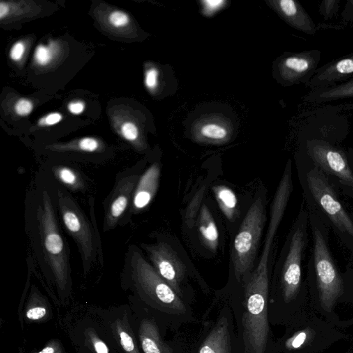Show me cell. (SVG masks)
Here are the masks:
<instances>
[{
    "label": "cell",
    "instance_id": "4dcf8cb0",
    "mask_svg": "<svg viewBox=\"0 0 353 353\" xmlns=\"http://www.w3.org/2000/svg\"><path fill=\"white\" fill-rule=\"evenodd\" d=\"M33 104L29 100L21 99L15 105L16 113L19 116H26L31 114L33 110Z\"/></svg>",
    "mask_w": 353,
    "mask_h": 353
},
{
    "label": "cell",
    "instance_id": "3957f363",
    "mask_svg": "<svg viewBox=\"0 0 353 353\" xmlns=\"http://www.w3.org/2000/svg\"><path fill=\"white\" fill-rule=\"evenodd\" d=\"M310 225L308 210L301 208L293 227L280 275L268 296L271 324H290L294 319L303 280V262L308 243Z\"/></svg>",
    "mask_w": 353,
    "mask_h": 353
},
{
    "label": "cell",
    "instance_id": "8fae6325",
    "mask_svg": "<svg viewBox=\"0 0 353 353\" xmlns=\"http://www.w3.org/2000/svg\"><path fill=\"white\" fill-rule=\"evenodd\" d=\"M141 249L159 275L183 301L191 305L195 296L188 284L187 269L182 261L171 247L165 242L141 243Z\"/></svg>",
    "mask_w": 353,
    "mask_h": 353
},
{
    "label": "cell",
    "instance_id": "ffe728a7",
    "mask_svg": "<svg viewBox=\"0 0 353 353\" xmlns=\"http://www.w3.org/2000/svg\"><path fill=\"white\" fill-rule=\"evenodd\" d=\"M353 74V56L344 58L327 67L312 79V87H324Z\"/></svg>",
    "mask_w": 353,
    "mask_h": 353
},
{
    "label": "cell",
    "instance_id": "277c9868",
    "mask_svg": "<svg viewBox=\"0 0 353 353\" xmlns=\"http://www.w3.org/2000/svg\"><path fill=\"white\" fill-rule=\"evenodd\" d=\"M270 281L249 278L227 300L246 353H280L268 318Z\"/></svg>",
    "mask_w": 353,
    "mask_h": 353
},
{
    "label": "cell",
    "instance_id": "7a4b0ae2",
    "mask_svg": "<svg viewBox=\"0 0 353 353\" xmlns=\"http://www.w3.org/2000/svg\"><path fill=\"white\" fill-rule=\"evenodd\" d=\"M120 281L123 290L132 293L129 295L151 312L164 336L195 322L192 306L159 275L135 245L127 248Z\"/></svg>",
    "mask_w": 353,
    "mask_h": 353
},
{
    "label": "cell",
    "instance_id": "4fadbf2b",
    "mask_svg": "<svg viewBox=\"0 0 353 353\" xmlns=\"http://www.w3.org/2000/svg\"><path fill=\"white\" fill-rule=\"evenodd\" d=\"M140 176L130 171L118 174L114 187L103 202L104 233L114 230L120 225L129 209Z\"/></svg>",
    "mask_w": 353,
    "mask_h": 353
},
{
    "label": "cell",
    "instance_id": "836d02e7",
    "mask_svg": "<svg viewBox=\"0 0 353 353\" xmlns=\"http://www.w3.org/2000/svg\"><path fill=\"white\" fill-rule=\"evenodd\" d=\"M204 11L207 14H212L223 6L224 1H204Z\"/></svg>",
    "mask_w": 353,
    "mask_h": 353
},
{
    "label": "cell",
    "instance_id": "ba28073f",
    "mask_svg": "<svg viewBox=\"0 0 353 353\" xmlns=\"http://www.w3.org/2000/svg\"><path fill=\"white\" fill-rule=\"evenodd\" d=\"M302 180L310 211L340 234L353 238V220L339 200L329 177L313 164L304 171Z\"/></svg>",
    "mask_w": 353,
    "mask_h": 353
},
{
    "label": "cell",
    "instance_id": "e575fe53",
    "mask_svg": "<svg viewBox=\"0 0 353 353\" xmlns=\"http://www.w3.org/2000/svg\"><path fill=\"white\" fill-rule=\"evenodd\" d=\"M68 109L72 114L78 115L84 110V104L82 102H71L68 105Z\"/></svg>",
    "mask_w": 353,
    "mask_h": 353
},
{
    "label": "cell",
    "instance_id": "30bf717a",
    "mask_svg": "<svg viewBox=\"0 0 353 353\" xmlns=\"http://www.w3.org/2000/svg\"><path fill=\"white\" fill-rule=\"evenodd\" d=\"M132 322L142 353H189L191 344L186 337L178 335L166 340L158 323L151 312L132 296H128Z\"/></svg>",
    "mask_w": 353,
    "mask_h": 353
},
{
    "label": "cell",
    "instance_id": "ac0fdd59",
    "mask_svg": "<svg viewBox=\"0 0 353 353\" xmlns=\"http://www.w3.org/2000/svg\"><path fill=\"white\" fill-rule=\"evenodd\" d=\"M50 172L60 186L70 193H86L88 190V178L77 169L66 165H56L51 168Z\"/></svg>",
    "mask_w": 353,
    "mask_h": 353
},
{
    "label": "cell",
    "instance_id": "d6986e66",
    "mask_svg": "<svg viewBox=\"0 0 353 353\" xmlns=\"http://www.w3.org/2000/svg\"><path fill=\"white\" fill-rule=\"evenodd\" d=\"M278 3L282 15L292 23L296 29L308 34L315 33V24L299 3L294 0H281Z\"/></svg>",
    "mask_w": 353,
    "mask_h": 353
},
{
    "label": "cell",
    "instance_id": "6da1fadb",
    "mask_svg": "<svg viewBox=\"0 0 353 353\" xmlns=\"http://www.w3.org/2000/svg\"><path fill=\"white\" fill-rule=\"evenodd\" d=\"M57 208L47 187L35 183L24 200V231L30 250L28 265L60 304L73 294L69 243L65 237Z\"/></svg>",
    "mask_w": 353,
    "mask_h": 353
},
{
    "label": "cell",
    "instance_id": "484cf974",
    "mask_svg": "<svg viewBox=\"0 0 353 353\" xmlns=\"http://www.w3.org/2000/svg\"><path fill=\"white\" fill-rule=\"evenodd\" d=\"M27 353H68L62 342L58 339L49 340L42 350H34Z\"/></svg>",
    "mask_w": 353,
    "mask_h": 353
},
{
    "label": "cell",
    "instance_id": "5b68a950",
    "mask_svg": "<svg viewBox=\"0 0 353 353\" xmlns=\"http://www.w3.org/2000/svg\"><path fill=\"white\" fill-rule=\"evenodd\" d=\"M56 208L68 235L75 241L82 260L83 273L87 276L97 262L104 266L101 238L95 215V198H90L88 218L78 202L63 186H56Z\"/></svg>",
    "mask_w": 353,
    "mask_h": 353
},
{
    "label": "cell",
    "instance_id": "d6a6232c",
    "mask_svg": "<svg viewBox=\"0 0 353 353\" xmlns=\"http://www.w3.org/2000/svg\"><path fill=\"white\" fill-rule=\"evenodd\" d=\"M25 51V47L22 42H19L14 44L10 50V58L13 61H18L22 59Z\"/></svg>",
    "mask_w": 353,
    "mask_h": 353
},
{
    "label": "cell",
    "instance_id": "9c48e42d",
    "mask_svg": "<svg viewBox=\"0 0 353 353\" xmlns=\"http://www.w3.org/2000/svg\"><path fill=\"white\" fill-rule=\"evenodd\" d=\"M265 218L264 202L261 197H258L247 212L233 247L235 278L239 288L252 275Z\"/></svg>",
    "mask_w": 353,
    "mask_h": 353
},
{
    "label": "cell",
    "instance_id": "5bb4252c",
    "mask_svg": "<svg viewBox=\"0 0 353 353\" xmlns=\"http://www.w3.org/2000/svg\"><path fill=\"white\" fill-rule=\"evenodd\" d=\"M68 333L77 353H119L97 317L77 319Z\"/></svg>",
    "mask_w": 353,
    "mask_h": 353
},
{
    "label": "cell",
    "instance_id": "d590c367",
    "mask_svg": "<svg viewBox=\"0 0 353 353\" xmlns=\"http://www.w3.org/2000/svg\"><path fill=\"white\" fill-rule=\"evenodd\" d=\"M9 12V8L6 3L1 2L0 3V19H2L6 17Z\"/></svg>",
    "mask_w": 353,
    "mask_h": 353
},
{
    "label": "cell",
    "instance_id": "9a60e30c",
    "mask_svg": "<svg viewBox=\"0 0 353 353\" xmlns=\"http://www.w3.org/2000/svg\"><path fill=\"white\" fill-rule=\"evenodd\" d=\"M312 163L326 176H334L341 185L353 190V172L345 155L321 140H312L307 146Z\"/></svg>",
    "mask_w": 353,
    "mask_h": 353
},
{
    "label": "cell",
    "instance_id": "e0dca14e",
    "mask_svg": "<svg viewBox=\"0 0 353 353\" xmlns=\"http://www.w3.org/2000/svg\"><path fill=\"white\" fill-rule=\"evenodd\" d=\"M23 317L26 323H43L53 317L49 300L35 284H31L25 303Z\"/></svg>",
    "mask_w": 353,
    "mask_h": 353
},
{
    "label": "cell",
    "instance_id": "cb8c5ba5",
    "mask_svg": "<svg viewBox=\"0 0 353 353\" xmlns=\"http://www.w3.org/2000/svg\"><path fill=\"white\" fill-rule=\"evenodd\" d=\"M349 97H353V79L345 84L321 91L315 99L322 102L339 100Z\"/></svg>",
    "mask_w": 353,
    "mask_h": 353
},
{
    "label": "cell",
    "instance_id": "1f68e13d",
    "mask_svg": "<svg viewBox=\"0 0 353 353\" xmlns=\"http://www.w3.org/2000/svg\"><path fill=\"white\" fill-rule=\"evenodd\" d=\"M62 119V116L58 113H53V114H49L47 117L42 118L39 121L40 126H53V125L57 124L60 122Z\"/></svg>",
    "mask_w": 353,
    "mask_h": 353
},
{
    "label": "cell",
    "instance_id": "4316f807",
    "mask_svg": "<svg viewBox=\"0 0 353 353\" xmlns=\"http://www.w3.org/2000/svg\"><path fill=\"white\" fill-rule=\"evenodd\" d=\"M53 57V49L43 45L37 47L35 53V59L40 66H46L50 62Z\"/></svg>",
    "mask_w": 353,
    "mask_h": 353
},
{
    "label": "cell",
    "instance_id": "f546056e",
    "mask_svg": "<svg viewBox=\"0 0 353 353\" xmlns=\"http://www.w3.org/2000/svg\"><path fill=\"white\" fill-rule=\"evenodd\" d=\"M158 70L155 68H151L146 73L145 85L151 91L155 90L158 86Z\"/></svg>",
    "mask_w": 353,
    "mask_h": 353
},
{
    "label": "cell",
    "instance_id": "7402d4cb",
    "mask_svg": "<svg viewBox=\"0 0 353 353\" xmlns=\"http://www.w3.org/2000/svg\"><path fill=\"white\" fill-rule=\"evenodd\" d=\"M199 231L202 241L208 249L215 251L219 243L218 227L207 206L204 205L199 218Z\"/></svg>",
    "mask_w": 353,
    "mask_h": 353
},
{
    "label": "cell",
    "instance_id": "44dd1931",
    "mask_svg": "<svg viewBox=\"0 0 353 353\" xmlns=\"http://www.w3.org/2000/svg\"><path fill=\"white\" fill-rule=\"evenodd\" d=\"M317 58L312 53L289 56L283 61V68L294 78L308 75L317 66Z\"/></svg>",
    "mask_w": 353,
    "mask_h": 353
},
{
    "label": "cell",
    "instance_id": "8992f818",
    "mask_svg": "<svg viewBox=\"0 0 353 353\" xmlns=\"http://www.w3.org/2000/svg\"><path fill=\"white\" fill-rule=\"evenodd\" d=\"M189 353H246L232 310L224 297H217L204 314Z\"/></svg>",
    "mask_w": 353,
    "mask_h": 353
},
{
    "label": "cell",
    "instance_id": "2e32d148",
    "mask_svg": "<svg viewBox=\"0 0 353 353\" xmlns=\"http://www.w3.org/2000/svg\"><path fill=\"white\" fill-rule=\"evenodd\" d=\"M160 174L161 169L158 163L152 164L141 174L129 209L120 226H125L131 222L134 215L139 214L151 204L158 192Z\"/></svg>",
    "mask_w": 353,
    "mask_h": 353
},
{
    "label": "cell",
    "instance_id": "7c38bea8",
    "mask_svg": "<svg viewBox=\"0 0 353 353\" xmlns=\"http://www.w3.org/2000/svg\"><path fill=\"white\" fill-rule=\"evenodd\" d=\"M95 312L119 353H142L134 329L129 303L107 309H96Z\"/></svg>",
    "mask_w": 353,
    "mask_h": 353
},
{
    "label": "cell",
    "instance_id": "83f0119b",
    "mask_svg": "<svg viewBox=\"0 0 353 353\" xmlns=\"http://www.w3.org/2000/svg\"><path fill=\"white\" fill-rule=\"evenodd\" d=\"M121 133L126 140L134 142L139 136V131L134 123L127 122L123 125Z\"/></svg>",
    "mask_w": 353,
    "mask_h": 353
},
{
    "label": "cell",
    "instance_id": "d4e9b609",
    "mask_svg": "<svg viewBox=\"0 0 353 353\" xmlns=\"http://www.w3.org/2000/svg\"><path fill=\"white\" fill-rule=\"evenodd\" d=\"M201 135L213 140H222L227 137L228 132L225 128L216 123H207L201 128Z\"/></svg>",
    "mask_w": 353,
    "mask_h": 353
},
{
    "label": "cell",
    "instance_id": "f1b7e54d",
    "mask_svg": "<svg viewBox=\"0 0 353 353\" xmlns=\"http://www.w3.org/2000/svg\"><path fill=\"white\" fill-rule=\"evenodd\" d=\"M109 21L113 26L116 27H121L126 26L129 22V17L126 13L121 11H115L111 14Z\"/></svg>",
    "mask_w": 353,
    "mask_h": 353
},
{
    "label": "cell",
    "instance_id": "603a6c76",
    "mask_svg": "<svg viewBox=\"0 0 353 353\" xmlns=\"http://www.w3.org/2000/svg\"><path fill=\"white\" fill-rule=\"evenodd\" d=\"M213 192L224 214L229 220H232L237 206L238 201L235 194L230 188L224 186H215Z\"/></svg>",
    "mask_w": 353,
    "mask_h": 353
},
{
    "label": "cell",
    "instance_id": "52a82bcc",
    "mask_svg": "<svg viewBox=\"0 0 353 353\" xmlns=\"http://www.w3.org/2000/svg\"><path fill=\"white\" fill-rule=\"evenodd\" d=\"M308 213L313 242L308 271L315 278L322 306L328 310L342 294L343 284L328 246L326 224L313 212Z\"/></svg>",
    "mask_w": 353,
    "mask_h": 353
}]
</instances>
